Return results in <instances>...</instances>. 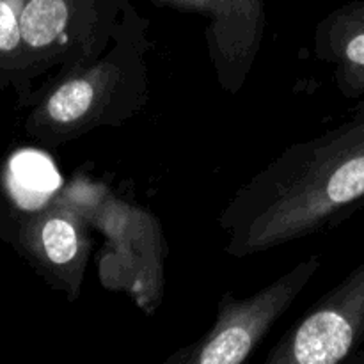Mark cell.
<instances>
[{"instance_id":"cell-1","label":"cell","mask_w":364,"mask_h":364,"mask_svg":"<svg viewBox=\"0 0 364 364\" xmlns=\"http://www.w3.org/2000/svg\"><path fill=\"white\" fill-rule=\"evenodd\" d=\"M364 206V100L348 119L295 142L242 185L219 215L224 251L262 255L340 226Z\"/></svg>"},{"instance_id":"cell-3","label":"cell","mask_w":364,"mask_h":364,"mask_svg":"<svg viewBox=\"0 0 364 364\" xmlns=\"http://www.w3.org/2000/svg\"><path fill=\"white\" fill-rule=\"evenodd\" d=\"M59 194L105 237V252L100 258L102 283L130 295L146 313L155 311L162 301L167 255L159 220L89 178H77Z\"/></svg>"},{"instance_id":"cell-4","label":"cell","mask_w":364,"mask_h":364,"mask_svg":"<svg viewBox=\"0 0 364 364\" xmlns=\"http://www.w3.org/2000/svg\"><path fill=\"white\" fill-rule=\"evenodd\" d=\"M322 267L320 256H311L291 267L265 288L238 299L226 291L217 304L212 329L188 347L166 359L167 364H242L256 350L277 320L290 309Z\"/></svg>"},{"instance_id":"cell-11","label":"cell","mask_w":364,"mask_h":364,"mask_svg":"<svg viewBox=\"0 0 364 364\" xmlns=\"http://www.w3.org/2000/svg\"><path fill=\"white\" fill-rule=\"evenodd\" d=\"M350 363H364V347L359 348L358 352H355L354 355H352L350 359H348Z\"/></svg>"},{"instance_id":"cell-2","label":"cell","mask_w":364,"mask_h":364,"mask_svg":"<svg viewBox=\"0 0 364 364\" xmlns=\"http://www.w3.org/2000/svg\"><path fill=\"white\" fill-rule=\"evenodd\" d=\"M148 25L124 7L102 55L59 71L39 96L27 130L50 148L103 127H121L148 103Z\"/></svg>"},{"instance_id":"cell-7","label":"cell","mask_w":364,"mask_h":364,"mask_svg":"<svg viewBox=\"0 0 364 364\" xmlns=\"http://www.w3.org/2000/svg\"><path fill=\"white\" fill-rule=\"evenodd\" d=\"M316 59L333 68L334 84L348 100H364V2L334 11L313 38Z\"/></svg>"},{"instance_id":"cell-5","label":"cell","mask_w":364,"mask_h":364,"mask_svg":"<svg viewBox=\"0 0 364 364\" xmlns=\"http://www.w3.org/2000/svg\"><path fill=\"white\" fill-rule=\"evenodd\" d=\"M364 343V259L287 331L265 364H338Z\"/></svg>"},{"instance_id":"cell-10","label":"cell","mask_w":364,"mask_h":364,"mask_svg":"<svg viewBox=\"0 0 364 364\" xmlns=\"http://www.w3.org/2000/svg\"><path fill=\"white\" fill-rule=\"evenodd\" d=\"M181 7H194V9H203V7H212L213 0H176Z\"/></svg>"},{"instance_id":"cell-6","label":"cell","mask_w":364,"mask_h":364,"mask_svg":"<svg viewBox=\"0 0 364 364\" xmlns=\"http://www.w3.org/2000/svg\"><path fill=\"white\" fill-rule=\"evenodd\" d=\"M23 247L46 281L70 301L80 295L92 240L89 223L60 194L25 220Z\"/></svg>"},{"instance_id":"cell-9","label":"cell","mask_w":364,"mask_h":364,"mask_svg":"<svg viewBox=\"0 0 364 364\" xmlns=\"http://www.w3.org/2000/svg\"><path fill=\"white\" fill-rule=\"evenodd\" d=\"M14 174H16V181L20 183V187L28 192H34V194L52 191L59 180L52 166L43 156L36 155L21 156L20 164L14 167Z\"/></svg>"},{"instance_id":"cell-8","label":"cell","mask_w":364,"mask_h":364,"mask_svg":"<svg viewBox=\"0 0 364 364\" xmlns=\"http://www.w3.org/2000/svg\"><path fill=\"white\" fill-rule=\"evenodd\" d=\"M18 13L20 9H16L9 0H0V57L13 63V66L25 70V52Z\"/></svg>"}]
</instances>
